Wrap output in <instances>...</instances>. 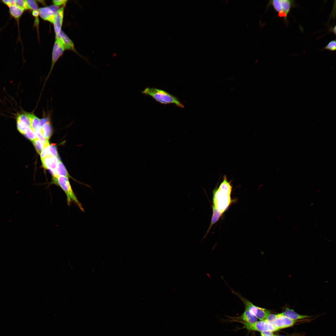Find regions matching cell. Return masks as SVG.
Returning <instances> with one entry per match:
<instances>
[{
	"instance_id": "obj_10",
	"label": "cell",
	"mask_w": 336,
	"mask_h": 336,
	"mask_svg": "<svg viewBox=\"0 0 336 336\" xmlns=\"http://www.w3.org/2000/svg\"><path fill=\"white\" fill-rule=\"evenodd\" d=\"M43 166L45 169L49 170L53 176L57 175L56 170L59 160L57 157L52 156H49L41 159Z\"/></svg>"
},
{
	"instance_id": "obj_5",
	"label": "cell",
	"mask_w": 336,
	"mask_h": 336,
	"mask_svg": "<svg viewBox=\"0 0 336 336\" xmlns=\"http://www.w3.org/2000/svg\"><path fill=\"white\" fill-rule=\"evenodd\" d=\"M240 322L243 324L244 328L249 330L258 331L261 332L265 331H275L278 330L275 326L269 322L267 320L257 321L250 324L242 321Z\"/></svg>"
},
{
	"instance_id": "obj_9",
	"label": "cell",
	"mask_w": 336,
	"mask_h": 336,
	"mask_svg": "<svg viewBox=\"0 0 336 336\" xmlns=\"http://www.w3.org/2000/svg\"><path fill=\"white\" fill-rule=\"evenodd\" d=\"M295 322L296 321L279 313L277 314V317L274 321V325L278 330L291 327L295 324Z\"/></svg>"
},
{
	"instance_id": "obj_23",
	"label": "cell",
	"mask_w": 336,
	"mask_h": 336,
	"mask_svg": "<svg viewBox=\"0 0 336 336\" xmlns=\"http://www.w3.org/2000/svg\"><path fill=\"white\" fill-rule=\"evenodd\" d=\"M323 50H327L334 51L336 49V40H333L329 41L323 49Z\"/></svg>"
},
{
	"instance_id": "obj_27",
	"label": "cell",
	"mask_w": 336,
	"mask_h": 336,
	"mask_svg": "<svg viewBox=\"0 0 336 336\" xmlns=\"http://www.w3.org/2000/svg\"><path fill=\"white\" fill-rule=\"evenodd\" d=\"M67 2V1L65 0H54L53 1L54 5L58 7L63 5H65Z\"/></svg>"
},
{
	"instance_id": "obj_29",
	"label": "cell",
	"mask_w": 336,
	"mask_h": 336,
	"mask_svg": "<svg viewBox=\"0 0 336 336\" xmlns=\"http://www.w3.org/2000/svg\"><path fill=\"white\" fill-rule=\"evenodd\" d=\"M273 334L272 332L265 331L261 332V336H273Z\"/></svg>"
},
{
	"instance_id": "obj_31",
	"label": "cell",
	"mask_w": 336,
	"mask_h": 336,
	"mask_svg": "<svg viewBox=\"0 0 336 336\" xmlns=\"http://www.w3.org/2000/svg\"><path fill=\"white\" fill-rule=\"evenodd\" d=\"M331 31L336 35V26L335 25L331 29Z\"/></svg>"
},
{
	"instance_id": "obj_4",
	"label": "cell",
	"mask_w": 336,
	"mask_h": 336,
	"mask_svg": "<svg viewBox=\"0 0 336 336\" xmlns=\"http://www.w3.org/2000/svg\"><path fill=\"white\" fill-rule=\"evenodd\" d=\"M272 5L274 10L278 13L279 17H283L287 22V16L292 8L294 7L295 1L291 0H273L269 1L267 7Z\"/></svg>"
},
{
	"instance_id": "obj_16",
	"label": "cell",
	"mask_w": 336,
	"mask_h": 336,
	"mask_svg": "<svg viewBox=\"0 0 336 336\" xmlns=\"http://www.w3.org/2000/svg\"><path fill=\"white\" fill-rule=\"evenodd\" d=\"M212 215L211 222L209 226V228H208L204 237H206L213 225L219 220V219L223 214L222 213L220 212L214 206H212Z\"/></svg>"
},
{
	"instance_id": "obj_8",
	"label": "cell",
	"mask_w": 336,
	"mask_h": 336,
	"mask_svg": "<svg viewBox=\"0 0 336 336\" xmlns=\"http://www.w3.org/2000/svg\"><path fill=\"white\" fill-rule=\"evenodd\" d=\"M16 119L17 130L23 135L28 129L31 128L30 121L28 113L24 112L18 114Z\"/></svg>"
},
{
	"instance_id": "obj_21",
	"label": "cell",
	"mask_w": 336,
	"mask_h": 336,
	"mask_svg": "<svg viewBox=\"0 0 336 336\" xmlns=\"http://www.w3.org/2000/svg\"><path fill=\"white\" fill-rule=\"evenodd\" d=\"M32 142L37 152L40 154L44 147L43 143L37 138Z\"/></svg>"
},
{
	"instance_id": "obj_32",
	"label": "cell",
	"mask_w": 336,
	"mask_h": 336,
	"mask_svg": "<svg viewBox=\"0 0 336 336\" xmlns=\"http://www.w3.org/2000/svg\"><path fill=\"white\" fill-rule=\"evenodd\" d=\"M273 336H282V335H273Z\"/></svg>"
},
{
	"instance_id": "obj_1",
	"label": "cell",
	"mask_w": 336,
	"mask_h": 336,
	"mask_svg": "<svg viewBox=\"0 0 336 336\" xmlns=\"http://www.w3.org/2000/svg\"><path fill=\"white\" fill-rule=\"evenodd\" d=\"M141 93L151 97L156 102L161 104H174L179 108H184V106L177 97L165 90L155 87H147L141 91Z\"/></svg>"
},
{
	"instance_id": "obj_28",
	"label": "cell",
	"mask_w": 336,
	"mask_h": 336,
	"mask_svg": "<svg viewBox=\"0 0 336 336\" xmlns=\"http://www.w3.org/2000/svg\"><path fill=\"white\" fill-rule=\"evenodd\" d=\"M2 2L9 7L11 6L15 5V0H4L2 1Z\"/></svg>"
},
{
	"instance_id": "obj_14",
	"label": "cell",
	"mask_w": 336,
	"mask_h": 336,
	"mask_svg": "<svg viewBox=\"0 0 336 336\" xmlns=\"http://www.w3.org/2000/svg\"><path fill=\"white\" fill-rule=\"evenodd\" d=\"M40 132L44 138L48 140L52 132V129L49 120L41 125Z\"/></svg>"
},
{
	"instance_id": "obj_17",
	"label": "cell",
	"mask_w": 336,
	"mask_h": 336,
	"mask_svg": "<svg viewBox=\"0 0 336 336\" xmlns=\"http://www.w3.org/2000/svg\"><path fill=\"white\" fill-rule=\"evenodd\" d=\"M231 183V181H228L226 176L225 175L223 177L222 181L218 188L221 190L231 195L232 186Z\"/></svg>"
},
{
	"instance_id": "obj_26",
	"label": "cell",
	"mask_w": 336,
	"mask_h": 336,
	"mask_svg": "<svg viewBox=\"0 0 336 336\" xmlns=\"http://www.w3.org/2000/svg\"><path fill=\"white\" fill-rule=\"evenodd\" d=\"M15 5L25 9H28L26 0H15Z\"/></svg>"
},
{
	"instance_id": "obj_24",
	"label": "cell",
	"mask_w": 336,
	"mask_h": 336,
	"mask_svg": "<svg viewBox=\"0 0 336 336\" xmlns=\"http://www.w3.org/2000/svg\"><path fill=\"white\" fill-rule=\"evenodd\" d=\"M28 9L33 11H38L37 4L36 1L34 0H26Z\"/></svg>"
},
{
	"instance_id": "obj_7",
	"label": "cell",
	"mask_w": 336,
	"mask_h": 336,
	"mask_svg": "<svg viewBox=\"0 0 336 336\" xmlns=\"http://www.w3.org/2000/svg\"><path fill=\"white\" fill-rule=\"evenodd\" d=\"M59 9L58 6L54 5L40 8L38 11L42 18L53 23L55 16Z\"/></svg>"
},
{
	"instance_id": "obj_11",
	"label": "cell",
	"mask_w": 336,
	"mask_h": 336,
	"mask_svg": "<svg viewBox=\"0 0 336 336\" xmlns=\"http://www.w3.org/2000/svg\"><path fill=\"white\" fill-rule=\"evenodd\" d=\"M64 9V7L59 9L56 13L54 18L53 24L54 25L55 34V37L59 38L60 34L62 31L61 28L63 18Z\"/></svg>"
},
{
	"instance_id": "obj_25",
	"label": "cell",
	"mask_w": 336,
	"mask_h": 336,
	"mask_svg": "<svg viewBox=\"0 0 336 336\" xmlns=\"http://www.w3.org/2000/svg\"><path fill=\"white\" fill-rule=\"evenodd\" d=\"M49 151L50 156H52L58 158V154L55 145H49Z\"/></svg>"
},
{
	"instance_id": "obj_2",
	"label": "cell",
	"mask_w": 336,
	"mask_h": 336,
	"mask_svg": "<svg viewBox=\"0 0 336 336\" xmlns=\"http://www.w3.org/2000/svg\"><path fill=\"white\" fill-rule=\"evenodd\" d=\"M52 184L59 186L64 191L66 196L68 206L73 203L82 211L84 212L83 206L73 192L68 178L58 175L53 176Z\"/></svg>"
},
{
	"instance_id": "obj_6",
	"label": "cell",
	"mask_w": 336,
	"mask_h": 336,
	"mask_svg": "<svg viewBox=\"0 0 336 336\" xmlns=\"http://www.w3.org/2000/svg\"><path fill=\"white\" fill-rule=\"evenodd\" d=\"M64 46L59 38L55 37V40L53 46L52 53V63L49 73L46 77L47 80L52 71L54 67L65 50Z\"/></svg>"
},
{
	"instance_id": "obj_13",
	"label": "cell",
	"mask_w": 336,
	"mask_h": 336,
	"mask_svg": "<svg viewBox=\"0 0 336 336\" xmlns=\"http://www.w3.org/2000/svg\"><path fill=\"white\" fill-rule=\"evenodd\" d=\"M58 38L62 41L65 49L75 51L72 41L63 31L61 32Z\"/></svg>"
},
{
	"instance_id": "obj_22",
	"label": "cell",
	"mask_w": 336,
	"mask_h": 336,
	"mask_svg": "<svg viewBox=\"0 0 336 336\" xmlns=\"http://www.w3.org/2000/svg\"><path fill=\"white\" fill-rule=\"evenodd\" d=\"M25 137L30 140L33 142L36 138L35 133L31 128L28 129L23 134Z\"/></svg>"
},
{
	"instance_id": "obj_19",
	"label": "cell",
	"mask_w": 336,
	"mask_h": 336,
	"mask_svg": "<svg viewBox=\"0 0 336 336\" xmlns=\"http://www.w3.org/2000/svg\"><path fill=\"white\" fill-rule=\"evenodd\" d=\"M240 318L244 322L253 324L257 321V318L255 315L251 314L248 311L245 310L242 314Z\"/></svg>"
},
{
	"instance_id": "obj_12",
	"label": "cell",
	"mask_w": 336,
	"mask_h": 336,
	"mask_svg": "<svg viewBox=\"0 0 336 336\" xmlns=\"http://www.w3.org/2000/svg\"><path fill=\"white\" fill-rule=\"evenodd\" d=\"M281 314L282 315L296 321V320L309 318L310 316L299 314L294 310L286 307L284 311Z\"/></svg>"
},
{
	"instance_id": "obj_3",
	"label": "cell",
	"mask_w": 336,
	"mask_h": 336,
	"mask_svg": "<svg viewBox=\"0 0 336 336\" xmlns=\"http://www.w3.org/2000/svg\"><path fill=\"white\" fill-rule=\"evenodd\" d=\"M231 195L221 190L218 188L215 189L213 191V205L223 214L229 206L234 202Z\"/></svg>"
},
{
	"instance_id": "obj_15",
	"label": "cell",
	"mask_w": 336,
	"mask_h": 336,
	"mask_svg": "<svg viewBox=\"0 0 336 336\" xmlns=\"http://www.w3.org/2000/svg\"><path fill=\"white\" fill-rule=\"evenodd\" d=\"M30 118L31 128L35 132L40 131V119L33 113H28Z\"/></svg>"
},
{
	"instance_id": "obj_20",
	"label": "cell",
	"mask_w": 336,
	"mask_h": 336,
	"mask_svg": "<svg viewBox=\"0 0 336 336\" xmlns=\"http://www.w3.org/2000/svg\"><path fill=\"white\" fill-rule=\"evenodd\" d=\"M56 173L57 175L64 176L68 178L69 177V175L65 167L59 160L56 170Z\"/></svg>"
},
{
	"instance_id": "obj_30",
	"label": "cell",
	"mask_w": 336,
	"mask_h": 336,
	"mask_svg": "<svg viewBox=\"0 0 336 336\" xmlns=\"http://www.w3.org/2000/svg\"><path fill=\"white\" fill-rule=\"evenodd\" d=\"M32 14L33 16L35 17L38 18L39 15L38 11H33L32 12Z\"/></svg>"
},
{
	"instance_id": "obj_18",
	"label": "cell",
	"mask_w": 336,
	"mask_h": 336,
	"mask_svg": "<svg viewBox=\"0 0 336 336\" xmlns=\"http://www.w3.org/2000/svg\"><path fill=\"white\" fill-rule=\"evenodd\" d=\"M9 7L11 15L16 19L21 17L24 10L23 8L16 5L11 6Z\"/></svg>"
}]
</instances>
